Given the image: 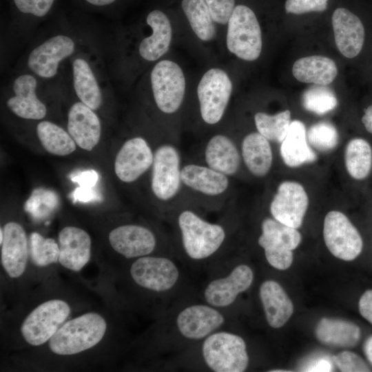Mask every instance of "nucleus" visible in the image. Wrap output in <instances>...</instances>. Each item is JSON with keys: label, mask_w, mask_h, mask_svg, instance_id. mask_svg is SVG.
<instances>
[{"label": "nucleus", "mask_w": 372, "mask_h": 372, "mask_svg": "<svg viewBox=\"0 0 372 372\" xmlns=\"http://www.w3.org/2000/svg\"><path fill=\"white\" fill-rule=\"evenodd\" d=\"M107 329V321L102 315L87 312L67 320L48 341V347L57 355L78 354L97 345Z\"/></svg>", "instance_id": "1"}, {"label": "nucleus", "mask_w": 372, "mask_h": 372, "mask_svg": "<svg viewBox=\"0 0 372 372\" xmlns=\"http://www.w3.org/2000/svg\"><path fill=\"white\" fill-rule=\"evenodd\" d=\"M178 225L184 250L194 260L213 255L225 239V231L220 225L204 220L192 209H185L178 214Z\"/></svg>", "instance_id": "2"}, {"label": "nucleus", "mask_w": 372, "mask_h": 372, "mask_svg": "<svg viewBox=\"0 0 372 372\" xmlns=\"http://www.w3.org/2000/svg\"><path fill=\"white\" fill-rule=\"evenodd\" d=\"M71 313L68 302L63 299L47 300L34 307L23 319L20 333L30 346H41L51 339Z\"/></svg>", "instance_id": "3"}, {"label": "nucleus", "mask_w": 372, "mask_h": 372, "mask_svg": "<svg viewBox=\"0 0 372 372\" xmlns=\"http://www.w3.org/2000/svg\"><path fill=\"white\" fill-rule=\"evenodd\" d=\"M227 47L237 57L256 60L262 50V34L255 13L244 5L235 6L228 21Z\"/></svg>", "instance_id": "4"}, {"label": "nucleus", "mask_w": 372, "mask_h": 372, "mask_svg": "<svg viewBox=\"0 0 372 372\" xmlns=\"http://www.w3.org/2000/svg\"><path fill=\"white\" fill-rule=\"evenodd\" d=\"M202 351L205 363L214 371L242 372L247 368L246 344L238 335L225 331L210 334Z\"/></svg>", "instance_id": "5"}, {"label": "nucleus", "mask_w": 372, "mask_h": 372, "mask_svg": "<svg viewBox=\"0 0 372 372\" xmlns=\"http://www.w3.org/2000/svg\"><path fill=\"white\" fill-rule=\"evenodd\" d=\"M180 154L174 144L160 145L154 152L152 166L151 189L158 200L173 201L183 189Z\"/></svg>", "instance_id": "6"}, {"label": "nucleus", "mask_w": 372, "mask_h": 372, "mask_svg": "<svg viewBox=\"0 0 372 372\" xmlns=\"http://www.w3.org/2000/svg\"><path fill=\"white\" fill-rule=\"evenodd\" d=\"M262 233L258 238L267 262L279 270L288 269L293 262V250L301 242L298 229L286 225L273 218H267L261 224Z\"/></svg>", "instance_id": "7"}, {"label": "nucleus", "mask_w": 372, "mask_h": 372, "mask_svg": "<svg viewBox=\"0 0 372 372\" xmlns=\"http://www.w3.org/2000/svg\"><path fill=\"white\" fill-rule=\"evenodd\" d=\"M150 79L157 107L165 114L175 113L185 93V78L181 68L172 61L162 60L153 68Z\"/></svg>", "instance_id": "8"}, {"label": "nucleus", "mask_w": 372, "mask_h": 372, "mask_svg": "<svg viewBox=\"0 0 372 372\" xmlns=\"http://www.w3.org/2000/svg\"><path fill=\"white\" fill-rule=\"evenodd\" d=\"M232 92L228 74L220 68H211L202 76L197 87L203 121L215 125L223 118Z\"/></svg>", "instance_id": "9"}, {"label": "nucleus", "mask_w": 372, "mask_h": 372, "mask_svg": "<svg viewBox=\"0 0 372 372\" xmlns=\"http://www.w3.org/2000/svg\"><path fill=\"white\" fill-rule=\"evenodd\" d=\"M323 237L329 251L339 259L353 260L362 251L364 242L359 230L339 211H331L326 215Z\"/></svg>", "instance_id": "10"}, {"label": "nucleus", "mask_w": 372, "mask_h": 372, "mask_svg": "<svg viewBox=\"0 0 372 372\" xmlns=\"http://www.w3.org/2000/svg\"><path fill=\"white\" fill-rule=\"evenodd\" d=\"M130 273L136 285L156 292L170 289L179 277L178 269L171 260L149 256L134 260L130 267Z\"/></svg>", "instance_id": "11"}, {"label": "nucleus", "mask_w": 372, "mask_h": 372, "mask_svg": "<svg viewBox=\"0 0 372 372\" xmlns=\"http://www.w3.org/2000/svg\"><path fill=\"white\" fill-rule=\"evenodd\" d=\"M309 206L304 187L295 181H284L278 187L269 207L272 217L280 223L298 229Z\"/></svg>", "instance_id": "12"}, {"label": "nucleus", "mask_w": 372, "mask_h": 372, "mask_svg": "<svg viewBox=\"0 0 372 372\" xmlns=\"http://www.w3.org/2000/svg\"><path fill=\"white\" fill-rule=\"evenodd\" d=\"M154 152L147 141L136 136L127 140L118 150L114 161L116 176L126 183L136 181L152 166Z\"/></svg>", "instance_id": "13"}, {"label": "nucleus", "mask_w": 372, "mask_h": 372, "mask_svg": "<svg viewBox=\"0 0 372 372\" xmlns=\"http://www.w3.org/2000/svg\"><path fill=\"white\" fill-rule=\"evenodd\" d=\"M74 50L72 38L63 34L54 36L31 51L28 66L40 77L52 78L56 74L60 62L72 54Z\"/></svg>", "instance_id": "14"}, {"label": "nucleus", "mask_w": 372, "mask_h": 372, "mask_svg": "<svg viewBox=\"0 0 372 372\" xmlns=\"http://www.w3.org/2000/svg\"><path fill=\"white\" fill-rule=\"evenodd\" d=\"M3 239L1 243V263L8 276L20 278L24 273L29 256V239L21 225L7 223L3 227Z\"/></svg>", "instance_id": "15"}, {"label": "nucleus", "mask_w": 372, "mask_h": 372, "mask_svg": "<svg viewBox=\"0 0 372 372\" xmlns=\"http://www.w3.org/2000/svg\"><path fill=\"white\" fill-rule=\"evenodd\" d=\"M112 248L126 258H135L151 254L156 239L148 228L138 225H123L113 229L108 236Z\"/></svg>", "instance_id": "16"}, {"label": "nucleus", "mask_w": 372, "mask_h": 372, "mask_svg": "<svg viewBox=\"0 0 372 372\" xmlns=\"http://www.w3.org/2000/svg\"><path fill=\"white\" fill-rule=\"evenodd\" d=\"M253 279V271L249 266L238 265L227 276L211 281L205 289V298L211 306L227 307L250 287Z\"/></svg>", "instance_id": "17"}, {"label": "nucleus", "mask_w": 372, "mask_h": 372, "mask_svg": "<svg viewBox=\"0 0 372 372\" xmlns=\"http://www.w3.org/2000/svg\"><path fill=\"white\" fill-rule=\"evenodd\" d=\"M225 318L216 309L194 304L185 308L177 316L176 325L180 334L191 340L204 338L220 328Z\"/></svg>", "instance_id": "18"}, {"label": "nucleus", "mask_w": 372, "mask_h": 372, "mask_svg": "<svg viewBox=\"0 0 372 372\" xmlns=\"http://www.w3.org/2000/svg\"><path fill=\"white\" fill-rule=\"evenodd\" d=\"M59 262L64 268L79 271L90 261L92 241L90 235L84 229L67 226L59 233Z\"/></svg>", "instance_id": "19"}, {"label": "nucleus", "mask_w": 372, "mask_h": 372, "mask_svg": "<svg viewBox=\"0 0 372 372\" xmlns=\"http://www.w3.org/2000/svg\"><path fill=\"white\" fill-rule=\"evenodd\" d=\"M183 187L206 197H220L229 188V177L205 164L186 163L181 167Z\"/></svg>", "instance_id": "20"}, {"label": "nucleus", "mask_w": 372, "mask_h": 372, "mask_svg": "<svg viewBox=\"0 0 372 372\" xmlns=\"http://www.w3.org/2000/svg\"><path fill=\"white\" fill-rule=\"evenodd\" d=\"M332 25L340 52L349 59L358 55L365 37L364 28L359 17L346 8H339L333 12Z\"/></svg>", "instance_id": "21"}, {"label": "nucleus", "mask_w": 372, "mask_h": 372, "mask_svg": "<svg viewBox=\"0 0 372 372\" xmlns=\"http://www.w3.org/2000/svg\"><path fill=\"white\" fill-rule=\"evenodd\" d=\"M68 131L79 147L91 151L99 142L101 124L93 110L77 102L69 110Z\"/></svg>", "instance_id": "22"}, {"label": "nucleus", "mask_w": 372, "mask_h": 372, "mask_svg": "<svg viewBox=\"0 0 372 372\" xmlns=\"http://www.w3.org/2000/svg\"><path fill=\"white\" fill-rule=\"evenodd\" d=\"M37 81L30 74H22L13 82L14 96L7 101L9 110L17 116L32 120L43 118L47 113L45 104L36 94Z\"/></svg>", "instance_id": "23"}, {"label": "nucleus", "mask_w": 372, "mask_h": 372, "mask_svg": "<svg viewBox=\"0 0 372 372\" xmlns=\"http://www.w3.org/2000/svg\"><path fill=\"white\" fill-rule=\"evenodd\" d=\"M205 165L228 177L238 172L242 157L235 143L227 136L217 134L212 136L204 147Z\"/></svg>", "instance_id": "24"}, {"label": "nucleus", "mask_w": 372, "mask_h": 372, "mask_svg": "<svg viewBox=\"0 0 372 372\" xmlns=\"http://www.w3.org/2000/svg\"><path fill=\"white\" fill-rule=\"evenodd\" d=\"M146 22L152 29V34L144 38L139 44L141 56L148 61H154L169 50L172 37V29L167 15L161 10L150 12Z\"/></svg>", "instance_id": "25"}, {"label": "nucleus", "mask_w": 372, "mask_h": 372, "mask_svg": "<svg viewBox=\"0 0 372 372\" xmlns=\"http://www.w3.org/2000/svg\"><path fill=\"white\" fill-rule=\"evenodd\" d=\"M260 297L270 327L280 328L292 316L293 305L283 288L274 280H266L260 286Z\"/></svg>", "instance_id": "26"}, {"label": "nucleus", "mask_w": 372, "mask_h": 372, "mask_svg": "<svg viewBox=\"0 0 372 372\" xmlns=\"http://www.w3.org/2000/svg\"><path fill=\"white\" fill-rule=\"evenodd\" d=\"M242 161L249 172L256 177H264L270 171L273 153L269 141L258 132L246 135L240 147Z\"/></svg>", "instance_id": "27"}, {"label": "nucleus", "mask_w": 372, "mask_h": 372, "mask_svg": "<svg viewBox=\"0 0 372 372\" xmlns=\"http://www.w3.org/2000/svg\"><path fill=\"white\" fill-rule=\"evenodd\" d=\"M280 151L285 164L290 167L312 163L316 159V155L308 144L305 126L298 120L291 122Z\"/></svg>", "instance_id": "28"}, {"label": "nucleus", "mask_w": 372, "mask_h": 372, "mask_svg": "<svg viewBox=\"0 0 372 372\" xmlns=\"http://www.w3.org/2000/svg\"><path fill=\"white\" fill-rule=\"evenodd\" d=\"M317 339L331 347L349 348L355 347L361 336L360 327L355 323L336 318H322L316 328Z\"/></svg>", "instance_id": "29"}, {"label": "nucleus", "mask_w": 372, "mask_h": 372, "mask_svg": "<svg viewBox=\"0 0 372 372\" xmlns=\"http://www.w3.org/2000/svg\"><path fill=\"white\" fill-rule=\"evenodd\" d=\"M293 76L300 82L327 85L338 74L335 62L323 56H310L298 59L293 65Z\"/></svg>", "instance_id": "30"}, {"label": "nucleus", "mask_w": 372, "mask_h": 372, "mask_svg": "<svg viewBox=\"0 0 372 372\" xmlns=\"http://www.w3.org/2000/svg\"><path fill=\"white\" fill-rule=\"evenodd\" d=\"M73 84L81 102L93 110L102 103V93L91 67L86 60L76 58L72 63Z\"/></svg>", "instance_id": "31"}, {"label": "nucleus", "mask_w": 372, "mask_h": 372, "mask_svg": "<svg viewBox=\"0 0 372 372\" xmlns=\"http://www.w3.org/2000/svg\"><path fill=\"white\" fill-rule=\"evenodd\" d=\"M344 165L349 176L356 181L366 180L372 173V145L366 139H351L344 150Z\"/></svg>", "instance_id": "32"}, {"label": "nucleus", "mask_w": 372, "mask_h": 372, "mask_svg": "<svg viewBox=\"0 0 372 372\" xmlns=\"http://www.w3.org/2000/svg\"><path fill=\"white\" fill-rule=\"evenodd\" d=\"M37 134L44 149L52 154L66 156L76 149V143L70 134L52 122H40Z\"/></svg>", "instance_id": "33"}, {"label": "nucleus", "mask_w": 372, "mask_h": 372, "mask_svg": "<svg viewBox=\"0 0 372 372\" xmlns=\"http://www.w3.org/2000/svg\"><path fill=\"white\" fill-rule=\"evenodd\" d=\"M181 6L195 34L204 41L213 39L215 26L205 0H183Z\"/></svg>", "instance_id": "34"}, {"label": "nucleus", "mask_w": 372, "mask_h": 372, "mask_svg": "<svg viewBox=\"0 0 372 372\" xmlns=\"http://www.w3.org/2000/svg\"><path fill=\"white\" fill-rule=\"evenodd\" d=\"M257 132L269 141L281 143L291 124V112L285 110L274 115L258 112L254 116Z\"/></svg>", "instance_id": "35"}, {"label": "nucleus", "mask_w": 372, "mask_h": 372, "mask_svg": "<svg viewBox=\"0 0 372 372\" xmlns=\"http://www.w3.org/2000/svg\"><path fill=\"white\" fill-rule=\"evenodd\" d=\"M29 256L34 265L45 267L59 262V243L52 238H45L37 231L29 236Z\"/></svg>", "instance_id": "36"}, {"label": "nucleus", "mask_w": 372, "mask_h": 372, "mask_svg": "<svg viewBox=\"0 0 372 372\" xmlns=\"http://www.w3.org/2000/svg\"><path fill=\"white\" fill-rule=\"evenodd\" d=\"M303 107L317 114H324L333 110L338 105L333 92L324 86H314L307 90L302 95Z\"/></svg>", "instance_id": "37"}, {"label": "nucleus", "mask_w": 372, "mask_h": 372, "mask_svg": "<svg viewBox=\"0 0 372 372\" xmlns=\"http://www.w3.org/2000/svg\"><path fill=\"white\" fill-rule=\"evenodd\" d=\"M309 144L321 152H329L338 143L336 128L327 122H320L312 125L307 133Z\"/></svg>", "instance_id": "38"}, {"label": "nucleus", "mask_w": 372, "mask_h": 372, "mask_svg": "<svg viewBox=\"0 0 372 372\" xmlns=\"http://www.w3.org/2000/svg\"><path fill=\"white\" fill-rule=\"evenodd\" d=\"M334 364L344 372H366L371 369L365 361L358 354L342 351L332 357Z\"/></svg>", "instance_id": "39"}, {"label": "nucleus", "mask_w": 372, "mask_h": 372, "mask_svg": "<svg viewBox=\"0 0 372 372\" xmlns=\"http://www.w3.org/2000/svg\"><path fill=\"white\" fill-rule=\"evenodd\" d=\"M212 19L220 24H227L235 8L234 0H205Z\"/></svg>", "instance_id": "40"}, {"label": "nucleus", "mask_w": 372, "mask_h": 372, "mask_svg": "<svg viewBox=\"0 0 372 372\" xmlns=\"http://www.w3.org/2000/svg\"><path fill=\"white\" fill-rule=\"evenodd\" d=\"M328 0H287L285 10L296 14L309 12H322L327 7Z\"/></svg>", "instance_id": "41"}, {"label": "nucleus", "mask_w": 372, "mask_h": 372, "mask_svg": "<svg viewBox=\"0 0 372 372\" xmlns=\"http://www.w3.org/2000/svg\"><path fill=\"white\" fill-rule=\"evenodd\" d=\"M14 2L21 12L41 17L49 12L54 0H14Z\"/></svg>", "instance_id": "42"}, {"label": "nucleus", "mask_w": 372, "mask_h": 372, "mask_svg": "<svg viewBox=\"0 0 372 372\" xmlns=\"http://www.w3.org/2000/svg\"><path fill=\"white\" fill-rule=\"evenodd\" d=\"M332 357L318 355L307 360L300 367V371L311 372H329L333 369Z\"/></svg>", "instance_id": "43"}, {"label": "nucleus", "mask_w": 372, "mask_h": 372, "mask_svg": "<svg viewBox=\"0 0 372 372\" xmlns=\"http://www.w3.org/2000/svg\"><path fill=\"white\" fill-rule=\"evenodd\" d=\"M358 309L360 315L372 324V289L366 290L361 296Z\"/></svg>", "instance_id": "44"}, {"label": "nucleus", "mask_w": 372, "mask_h": 372, "mask_svg": "<svg viewBox=\"0 0 372 372\" xmlns=\"http://www.w3.org/2000/svg\"><path fill=\"white\" fill-rule=\"evenodd\" d=\"M361 121L366 131L372 134V105L364 110Z\"/></svg>", "instance_id": "45"}, {"label": "nucleus", "mask_w": 372, "mask_h": 372, "mask_svg": "<svg viewBox=\"0 0 372 372\" xmlns=\"http://www.w3.org/2000/svg\"><path fill=\"white\" fill-rule=\"evenodd\" d=\"M363 351L366 358L372 366V335L365 340Z\"/></svg>", "instance_id": "46"}, {"label": "nucleus", "mask_w": 372, "mask_h": 372, "mask_svg": "<svg viewBox=\"0 0 372 372\" xmlns=\"http://www.w3.org/2000/svg\"><path fill=\"white\" fill-rule=\"evenodd\" d=\"M85 1L94 6H103L109 5L114 2L116 0H85Z\"/></svg>", "instance_id": "47"}, {"label": "nucleus", "mask_w": 372, "mask_h": 372, "mask_svg": "<svg viewBox=\"0 0 372 372\" xmlns=\"http://www.w3.org/2000/svg\"><path fill=\"white\" fill-rule=\"evenodd\" d=\"M3 239V229L1 227L0 229V244L2 242Z\"/></svg>", "instance_id": "48"}]
</instances>
